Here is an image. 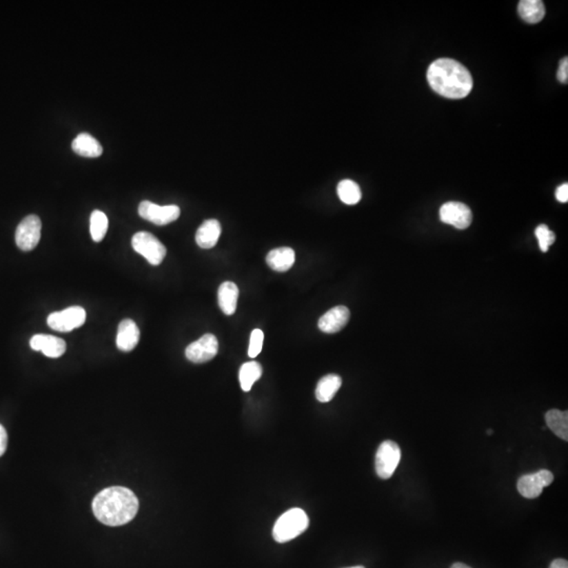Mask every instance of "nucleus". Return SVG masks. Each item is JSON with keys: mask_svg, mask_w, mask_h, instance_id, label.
<instances>
[{"mask_svg": "<svg viewBox=\"0 0 568 568\" xmlns=\"http://www.w3.org/2000/svg\"><path fill=\"white\" fill-rule=\"evenodd\" d=\"M549 568H568V562L564 559H556L551 562Z\"/></svg>", "mask_w": 568, "mask_h": 568, "instance_id": "c756f323", "label": "nucleus"}, {"mask_svg": "<svg viewBox=\"0 0 568 568\" xmlns=\"http://www.w3.org/2000/svg\"><path fill=\"white\" fill-rule=\"evenodd\" d=\"M337 193L340 200L349 205H357L362 197L359 185L353 180L349 179L342 180L339 182Z\"/></svg>", "mask_w": 568, "mask_h": 568, "instance_id": "5701e85b", "label": "nucleus"}, {"mask_svg": "<svg viewBox=\"0 0 568 568\" xmlns=\"http://www.w3.org/2000/svg\"><path fill=\"white\" fill-rule=\"evenodd\" d=\"M518 11L522 19L529 23H540L545 16V7L541 0H522Z\"/></svg>", "mask_w": 568, "mask_h": 568, "instance_id": "aec40b11", "label": "nucleus"}, {"mask_svg": "<svg viewBox=\"0 0 568 568\" xmlns=\"http://www.w3.org/2000/svg\"><path fill=\"white\" fill-rule=\"evenodd\" d=\"M452 568H471L469 566L466 565V564L463 563H455Z\"/></svg>", "mask_w": 568, "mask_h": 568, "instance_id": "7c9ffc66", "label": "nucleus"}, {"mask_svg": "<svg viewBox=\"0 0 568 568\" xmlns=\"http://www.w3.org/2000/svg\"><path fill=\"white\" fill-rule=\"evenodd\" d=\"M558 79L562 83H567L568 80V58L565 57L562 59L560 63L559 70H558Z\"/></svg>", "mask_w": 568, "mask_h": 568, "instance_id": "bb28decb", "label": "nucleus"}, {"mask_svg": "<svg viewBox=\"0 0 568 568\" xmlns=\"http://www.w3.org/2000/svg\"><path fill=\"white\" fill-rule=\"evenodd\" d=\"M265 335L261 329H254L250 339L249 356L251 358H256L262 351Z\"/></svg>", "mask_w": 568, "mask_h": 568, "instance_id": "a878e982", "label": "nucleus"}, {"mask_svg": "<svg viewBox=\"0 0 568 568\" xmlns=\"http://www.w3.org/2000/svg\"><path fill=\"white\" fill-rule=\"evenodd\" d=\"M92 509L101 523L108 526L125 525L137 515L139 502L131 489L112 486L94 498Z\"/></svg>", "mask_w": 568, "mask_h": 568, "instance_id": "f257e3e1", "label": "nucleus"}, {"mask_svg": "<svg viewBox=\"0 0 568 568\" xmlns=\"http://www.w3.org/2000/svg\"><path fill=\"white\" fill-rule=\"evenodd\" d=\"M72 149L78 155L88 158L99 157L103 154V145H100L93 136L88 133H81L74 139Z\"/></svg>", "mask_w": 568, "mask_h": 568, "instance_id": "f3484780", "label": "nucleus"}, {"mask_svg": "<svg viewBox=\"0 0 568 568\" xmlns=\"http://www.w3.org/2000/svg\"><path fill=\"white\" fill-rule=\"evenodd\" d=\"M138 213L140 217L154 225H165L179 218L180 209L177 205H158L145 200L138 207Z\"/></svg>", "mask_w": 568, "mask_h": 568, "instance_id": "6e6552de", "label": "nucleus"}, {"mask_svg": "<svg viewBox=\"0 0 568 568\" xmlns=\"http://www.w3.org/2000/svg\"><path fill=\"white\" fill-rule=\"evenodd\" d=\"M349 568H365V567H364V566L358 565V566H353V567H349Z\"/></svg>", "mask_w": 568, "mask_h": 568, "instance_id": "2f4dec72", "label": "nucleus"}, {"mask_svg": "<svg viewBox=\"0 0 568 568\" xmlns=\"http://www.w3.org/2000/svg\"><path fill=\"white\" fill-rule=\"evenodd\" d=\"M262 367L256 361L247 362L240 367L239 381L241 389L250 392L254 383L261 378Z\"/></svg>", "mask_w": 568, "mask_h": 568, "instance_id": "4be33fe9", "label": "nucleus"}, {"mask_svg": "<svg viewBox=\"0 0 568 568\" xmlns=\"http://www.w3.org/2000/svg\"><path fill=\"white\" fill-rule=\"evenodd\" d=\"M351 313L347 307L339 305L333 307L324 314L318 322L320 331L327 334H335L345 327L349 322Z\"/></svg>", "mask_w": 568, "mask_h": 568, "instance_id": "f8f14e48", "label": "nucleus"}, {"mask_svg": "<svg viewBox=\"0 0 568 568\" xmlns=\"http://www.w3.org/2000/svg\"><path fill=\"white\" fill-rule=\"evenodd\" d=\"M41 227V220L38 216H27L16 229L15 241L17 247L23 252L35 249L39 243Z\"/></svg>", "mask_w": 568, "mask_h": 568, "instance_id": "0eeeda50", "label": "nucleus"}, {"mask_svg": "<svg viewBox=\"0 0 568 568\" xmlns=\"http://www.w3.org/2000/svg\"><path fill=\"white\" fill-rule=\"evenodd\" d=\"M401 460V449L396 442H382L376 454V471L381 479H389Z\"/></svg>", "mask_w": 568, "mask_h": 568, "instance_id": "39448f33", "label": "nucleus"}, {"mask_svg": "<svg viewBox=\"0 0 568 568\" xmlns=\"http://www.w3.org/2000/svg\"><path fill=\"white\" fill-rule=\"evenodd\" d=\"M8 445V435L5 427L0 424V457L6 453Z\"/></svg>", "mask_w": 568, "mask_h": 568, "instance_id": "c85d7f7f", "label": "nucleus"}, {"mask_svg": "<svg viewBox=\"0 0 568 568\" xmlns=\"http://www.w3.org/2000/svg\"><path fill=\"white\" fill-rule=\"evenodd\" d=\"M556 198H557L558 201L562 202V203H565V202L568 201L567 183H564V185H560V187H558L557 191H556Z\"/></svg>", "mask_w": 568, "mask_h": 568, "instance_id": "cd10ccee", "label": "nucleus"}, {"mask_svg": "<svg viewBox=\"0 0 568 568\" xmlns=\"http://www.w3.org/2000/svg\"><path fill=\"white\" fill-rule=\"evenodd\" d=\"M132 247L140 255L143 256L152 265H159L165 255L167 249L161 242L148 232H138L132 238Z\"/></svg>", "mask_w": 568, "mask_h": 568, "instance_id": "20e7f679", "label": "nucleus"}, {"mask_svg": "<svg viewBox=\"0 0 568 568\" xmlns=\"http://www.w3.org/2000/svg\"><path fill=\"white\" fill-rule=\"evenodd\" d=\"M87 319V313L80 307H71L63 311L55 312L48 317V325L54 331L68 333L83 327Z\"/></svg>", "mask_w": 568, "mask_h": 568, "instance_id": "423d86ee", "label": "nucleus"}, {"mask_svg": "<svg viewBox=\"0 0 568 568\" xmlns=\"http://www.w3.org/2000/svg\"><path fill=\"white\" fill-rule=\"evenodd\" d=\"M310 525L309 517L301 509H292L285 511L276 521L273 538L278 543H287L307 531Z\"/></svg>", "mask_w": 568, "mask_h": 568, "instance_id": "7ed1b4c3", "label": "nucleus"}, {"mask_svg": "<svg viewBox=\"0 0 568 568\" xmlns=\"http://www.w3.org/2000/svg\"><path fill=\"white\" fill-rule=\"evenodd\" d=\"M219 344L213 334H205L197 341L190 344L185 349L187 359L194 363H205L211 361L218 354Z\"/></svg>", "mask_w": 568, "mask_h": 568, "instance_id": "9d476101", "label": "nucleus"}, {"mask_svg": "<svg viewBox=\"0 0 568 568\" xmlns=\"http://www.w3.org/2000/svg\"><path fill=\"white\" fill-rule=\"evenodd\" d=\"M239 289L234 282L227 281L220 285L218 291V303L225 315H234L237 309Z\"/></svg>", "mask_w": 568, "mask_h": 568, "instance_id": "dca6fc26", "label": "nucleus"}, {"mask_svg": "<svg viewBox=\"0 0 568 568\" xmlns=\"http://www.w3.org/2000/svg\"><path fill=\"white\" fill-rule=\"evenodd\" d=\"M220 234H221V225L218 220H205L197 230L196 242L201 249H212L217 245Z\"/></svg>", "mask_w": 568, "mask_h": 568, "instance_id": "2eb2a0df", "label": "nucleus"}, {"mask_svg": "<svg viewBox=\"0 0 568 568\" xmlns=\"http://www.w3.org/2000/svg\"><path fill=\"white\" fill-rule=\"evenodd\" d=\"M108 227H109V220H108L107 215L99 210L94 211L90 219V232H91L92 239L95 242L101 241L107 235Z\"/></svg>", "mask_w": 568, "mask_h": 568, "instance_id": "b1692460", "label": "nucleus"}, {"mask_svg": "<svg viewBox=\"0 0 568 568\" xmlns=\"http://www.w3.org/2000/svg\"><path fill=\"white\" fill-rule=\"evenodd\" d=\"M30 345L36 352H43V355L49 358H59L65 353L67 344L61 338L51 335L33 336L30 340Z\"/></svg>", "mask_w": 568, "mask_h": 568, "instance_id": "ddd939ff", "label": "nucleus"}, {"mask_svg": "<svg viewBox=\"0 0 568 568\" xmlns=\"http://www.w3.org/2000/svg\"><path fill=\"white\" fill-rule=\"evenodd\" d=\"M342 379L338 375L324 376L316 387V398L322 403H327L335 397L337 392L341 387Z\"/></svg>", "mask_w": 568, "mask_h": 568, "instance_id": "6ab92c4d", "label": "nucleus"}, {"mask_svg": "<svg viewBox=\"0 0 568 568\" xmlns=\"http://www.w3.org/2000/svg\"><path fill=\"white\" fill-rule=\"evenodd\" d=\"M536 237L539 241L540 249L543 253L549 251V247L556 241V235L546 225H540L536 229Z\"/></svg>", "mask_w": 568, "mask_h": 568, "instance_id": "393cba45", "label": "nucleus"}, {"mask_svg": "<svg viewBox=\"0 0 568 568\" xmlns=\"http://www.w3.org/2000/svg\"><path fill=\"white\" fill-rule=\"evenodd\" d=\"M440 219L446 225H451L459 230H465L471 225L473 213L467 205L461 202L451 201L442 205Z\"/></svg>", "mask_w": 568, "mask_h": 568, "instance_id": "9b49d317", "label": "nucleus"}, {"mask_svg": "<svg viewBox=\"0 0 568 568\" xmlns=\"http://www.w3.org/2000/svg\"><path fill=\"white\" fill-rule=\"evenodd\" d=\"M427 81L436 93L451 99L466 97L474 87L469 70L449 58H440L429 65Z\"/></svg>", "mask_w": 568, "mask_h": 568, "instance_id": "f03ea898", "label": "nucleus"}, {"mask_svg": "<svg viewBox=\"0 0 568 568\" xmlns=\"http://www.w3.org/2000/svg\"><path fill=\"white\" fill-rule=\"evenodd\" d=\"M140 339V331L137 324L132 319H125L118 327L116 344L121 352H131L137 347Z\"/></svg>", "mask_w": 568, "mask_h": 568, "instance_id": "4468645a", "label": "nucleus"}, {"mask_svg": "<svg viewBox=\"0 0 568 568\" xmlns=\"http://www.w3.org/2000/svg\"><path fill=\"white\" fill-rule=\"evenodd\" d=\"M267 263L276 272H287L295 263V252L291 247L272 250L267 256Z\"/></svg>", "mask_w": 568, "mask_h": 568, "instance_id": "a211bd4d", "label": "nucleus"}, {"mask_svg": "<svg viewBox=\"0 0 568 568\" xmlns=\"http://www.w3.org/2000/svg\"><path fill=\"white\" fill-rule=\"evenodd\" d=\"M486 433H487V435H491V434H493V431H491V429H487Z\"/></svg>", "mask_w": 568, "mask_h": 568, "instance_id": "473e14b6", "label": "nucleus"}, {"mask_svg": "<svg viewBox=\"0 0 568 568\" xmlns=\"http://www.w3.org/2000/svg\"><path fill=\"white\" fill-rule=\"evenodd\" d=\"M545 421L549 429L558 437L561 438L564 441L568 440V413L567 412L559 411V409H551L545 415Z\"/></svg>", "mask_w": 568, "mask_h": 568, "instance_id": "412c9836", "label": "nucleus"}, {"mask_svg": "<svg viewBox=\"0 0 568 568\" xmlns=\"http://www.w3.org/2000/svg\"><path fill=\"white\" fill-rule=\"evenodd\" d=\"M554 474L547 469H541L535 474L522 476L518 481V491L522 497L535 499L539 497L544 487L554 482Z\"/></svg>", "mask_w": 568, "mask_h": 568, "instance_id": "1a4fd4ad", "label": "nucleus"}]
</instances>
